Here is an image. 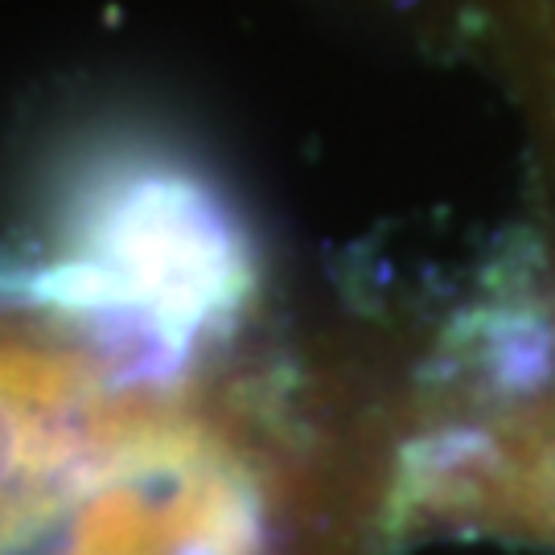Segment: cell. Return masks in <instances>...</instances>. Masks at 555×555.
Returning <instances> with one entry per match:
<instances>
[{"mask_svg": "<svg viewBox=\"0 0 555 555\" xmlns=\"http://www.w3.org/2000/svg\"><path fill=\"white\" fill-rule=\"evenodd\" d=\"M396 511L403 522L444 518L555 543V378L539 396L416 440Z\"/></svg>", "mask_w": 555, "mask_h": 555, "instance_id": "obj_1", "label": "cell"}]
</instances>
